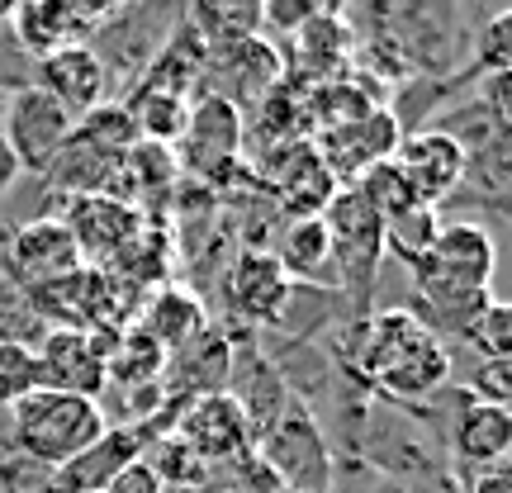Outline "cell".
Instances as JSON below:
<instances>
[{"instance_id":"cell-7","label":"cell","mask_w":512,"mask_h":493,"mask_svg":"<svg viewBox=\"0 0 512 493\" xmlns=\"http://www.w3.org/2000/svg\"><path fill=\"white\" fill-rule=\"evenodd\" d=\"M76 119L53 95H43L38 86H19L5 91V124H0V143L10 147V157L19 162V176H43L48 162L57 157V147L72 138Z\"/></svg>"},{"instance_id":"cell-25","label":"cell","mask_w":512,"mask_h":493,"mask_svg":"<svg viewBox=\"0 0 512 493\" xmlns=\"http://www.w3.org/2000/svg\"><path fill=\"white\" fill-rule=\"evenodd\" d=\"M185 24L195 29L204 53H223V48H238L261 34V5L256 0H209V5H190Z\"/></svg>"},{"instance_id":"cell-37","label":"cell","mask_w":512,"mask_h":493,"mask_svg":"<svg viewBox=\"0 0 512 493\" xmlns=\"http://www.w3.org/2000/svg\"><path fill=\"white\" fill-rule=\"evenodd\" d=\"M275 493H285V489H275Z\"/></svg>"},{"instance_id":"cell-36","label":"cell","mask_w":512,"mask_h":493,"mask_svg":"<svg viewBox=\"0 0 512 493\" xmlns=\"http://www.w3.org/2000/svg\"><path fill=\"white\" fill-rule=\"evenodd\" d=\"M209 493H233V489H209Z\"/></svg>"},{"instance_id":"cell-8","label":"cell","mask_w":512,"mask_h":493,"mask_svg":"<svg viewBox=\"0 0 512 493\" xmlns=\"http://www.w3.org/2000/svg\"><path fill=\"white\" fill-rule=\"evenodd\" d=\"M399 138H403L399 114L389 110V105H375V110L356 114L347 124L318 128V133H313V147H318L323 166L332 171V181L347 190V185H356L366 176L370 166L389 162V157L399 152Z\"/></svg>"},{"instance_id":"cell-4","label":"cell","mask_w":512,"mask_h":493,"mask_svg":"<svg viewBox=\"0 0 512 493\" xmlns=\"http://www.w3.org/2000/svg\"><path fill=\"white\" fill-rule=\"evenodd\" d=\"M171 157H176V166H181V176L190 185H200L209 195H223L233 181L247 176L242 114L228 100H219V95H195L185 133H181V143L171 147Z\"/></svg>"},{"instance_id":"cell-15","label":"cell","mask_w":512,"mask_h":493,"mask_svg":"<svg viewBox=\"0 0 512 493\" xmlns=\"http://www.w3.org/2000/svg\"><path fill=\"white\" fill-rule=\"evenodd\" d=\"M394 162H399V171L408 176L413 195H418L422 204H432V209H441L460 185L470 181V176H465L470 157H465V147H460L446 128H408L399 138Z\"/></svg>"},{"instance_id":"cell-30","label":"cell","mask_w":512,"mask_h":493,"mask_svg":"<svg viewBox=\"0 0 512 493\" xmlns=\"http://www.w3.org/2000/svg\"><path fill=\"white\" fill-rule=\"evenodd\" d=\"M465 347L475 351V356H489V361H512V313L503 299H494L484 309V318L465 337Z\"/></svg>"},{"instance_id":"cell-21","label":"cell","mask_w":512,"mask_h":493,"mask_svg":"<svg viewBox=\"0 0 512 493\" xmlns=\"http://www.w3.org/2000/svg\"><path fill=\"white\" fill-rule=\"evenodd\" d=\"M171 432V422H147V427H105L95 446H86L76 460H67L53 475L57 489L67 493H100L119 470H128L133 460H143L147 441Z\"/></svg>"},{"instance_id":"cell-3","label":"cell","mask_w":512,"mask_h":493,"mask_svg":"<svg viewBox=\"0 0 512 493\" xmlns=\"http://www.w3.org/2000/svg\"><path fill=\"white\" fill-rule=\"evenodd\" d=\"M332 238V271H337V294L347 299L356 313L375 309V290H380L384 271V223L366 204V195L347 185L337 190L332 204L323 209Z\"/></svg>"},{"instance_id":"cell-27","label":"cell","mask_w":512,"mask_h":493,"mask_svg":"<svg viewBox=\"0 0 512 493\" xmlns=\"http://www.w3.org/2000/svg\"><path fill=\"white\" fill-rule=\"evenodd\" d=\"M124 100L128 119H133V138L152 147H176L190 119V100L181 95H162V91H128Z\"/></svg>"},{"instance_id":"cell-1","label":"cell","mask_w":512,"mask_h":493,"mask_svg":"<svg viewBox=\"0 0 512 493\" xmlns=\"http://www.w3.org/2000/svg\"><path fill=\"white\" fill-rule=\"evenodd\" d=\"M5 427H10L15 456L57 475L67 460H76L86 446H95L110 422H105L95 399L62 394V389H29V394L5 403Z\"/></svg>"},{"instance_id":"cell-9","label":"cell","mask_w":512,"mask_h":493,"mask_svg":"<svg viewBox=\"0 0 512 493\" xmlns=\"http://www.w3.org/2000/svg\"><path fill=\"white\" fill-rule=\"evenodd\" d=\"M119 332H81V328H48L34 347L38 389H62L81 399L105 394V351Z\"/></svg>"},{"instance_id":"cell-34","label":"cell","mask_w":512,"mask_h":493,"mask_svg":"<svg viewBox=\"0 0 512 493\" xmlns=\"http://www.w3.org/2000/svg\"><path fill=\"white\" fill-rule=\"evenodd\" d=\"M43 493H67V489H57V484H53V479H48V489H43Z\"/></svg>"},{"instance_id":"cell-19","label":"cell","mask_w":512,"mask_h":493,"mask_svg":"<svg viewBox=\"0 0 512 493\" xmlns=\"http://www.w3.org/2000/svg\"><path fill=\"white\" fill-rule=\"evenodd\" d=\"M290 62L299 81L309 86H328V81H342L356 62V29H351V15L337 10V5H323L318 15L290 38Z\"/></svg>"},{"instance_id":"cell-13","label":"cell","mask_w":512,"mask_h":493,"mask_svg":"<svg viewBox=\"0 0 512 493\" xmlns=\"http://www.w3.org/2000/svg\"><path fill=\"white\" fill-rule=\"evenodd\" d=\"M451 451V470L456 484L470 475H489V470H508V451H512V413L498 403H479V399H460L456 418L446 422V441Z\"/></svg>"},{"instance_id":"cell-33","label":"cell","mask_w":512,"mask_h":493,"mask_svg":"<svg viewBox=\"0 0 512 493\" xmlns=\"http://www.w3.org/2000/svg\"><path fill=\"white\" fill-rule=\"evenodd\" d=\"M10 15H15V0H0V38L10 29Z\"/></svg>"},{"instance_id":"cell-16","label":"cell","mask_w":512,"mask_h":493,"mask_svg":"<svg viewBox=\"0 0 512 493\" xmlns=\"http://www.w3.org/2000/svg\"><path fill=\"white\" fill-rule=\"evenodd\" d=\"M57 219L72 233L81 266H110L124 252L133 233L143 228V214L128 209L124 200L110 195H86V200H57Z\"/></svg>"},{"instance_id":"cell-12","label":"cell","mask_w":512,"mask_h":493,"mask_svg":"<svg viewBox=\"0 0 512 493\" xmlns=\"http://www.w3.org/2000/svg\"><path fill=\"white\" fill-rule=\"evenodd\" d=\"M228 366H233V332L209 318L185 347L166 351L162 380H157L166 413H176L181 403L204 399V394H223L228 389Z\"/></svg>"},{"instance_id":"cell-24","label":"cell","mask_w":512,"mask_h":493,"mask_svg":"<svg viewBox=\"0 0 512 493\" xmlns=\"http://www.w3.org/2000/svg\"><path fill=\"white\" fill-rule=\"evenodd\" d=\"M204 323H209V309H204L200 290L176 285V280H166V285H157V290H147L143 304H138V318H133V328L147 332L162 351L185 347Z\"/></svg>"},{"instance_id":"cell-32","label":"cell","mask_w":512,"mask_h":493,"mask_svg":"<svg viewBox=\"0 0 512 493\" xmlns=\"http://www.w3.org/2000/svg\"><path fill=\"white\" fill-rule=\"evenodd\" d=\"M15 185H19V162L10 157V147L0 143V204L15 195Z\"/></svg>"},{"instance_id":"cell-28","label":"cell","mask_w":512,"mask_h":493,"mask_svg":"<svg viewBox=\"0 0 512 493\" xmlns=\"http://www.w3.org/2000/svg\"><path fill=\"white\" fill-rule=\"evenodd\" d=\"M441 223H446L441 219V209H432V204H413L408 214H399V219L384 223V256H399V266L422 261L427 247L437 242Z\"/></svg>"},{"instance_id":"cell-29","label":"cell","mask_w":512,"mask_h":493,"mask_svg":"<svg viewBox=\"0 0 512 493\" xmlns=\"http://www.w3.org/2000/svg\"><path fill=\"white\" fill-rule=\"evenodd\" d=\"M76 133L91 138V143H100V147H110V152H128V147L138 143L124 100H105V105H95L91 114H81V119H76Z\"/></svg>"},{"instance_id":"cell-14","label":"cell","mask_w":512,"mask_h":493,"mask_svg":"<svg viewBox=\"0 0 512 493\" xmlns=\"http://www.w3.org/2000/svg\"><path fill=\"white\" fill-rule=\"evenodd\" d=\"M171 437H181L200 465L214 475L223 465H233L242 451H252V432H247V418L242 408L228 394H204V399H190L171 413Z\"/></svg>"},{"instance_id":"cell-18","label":"cell","mask_w":512,"mask_h":493,"mask_svg":"<svg viewBox=\"0 0 512 493\" xmlns=\"http://www.w3.org/2000/svg\"><path fill=\"white\" fill-rule=\"evenodd\" d=\"M285 294H290V280L275 266V256L261 247H242L223 271V304L233 309V318L247 323V332L271 328Z\"/></svg>"},{"instance_id":"cell-6","label":"cell","mask_w":512,"mask_h":493,"mask_svg":"<svg viewBox=\"0 0 512 493\" xmlns=\"http://www.w3.org/2000/svg\"><path fill=\"white\" fill-rule=\"evenodd\" d=\"M185 10H171V5H114L105 24L86 38V48L100 57V67L110 76V95H128L138 86V76L147 72V62L157 57L171 29L181 24Z\"/></svg>"},{"instance_id":"cell-10","label":"cell","mask_w":512,"mask_h":493,"mask_svg":"<svg viewBox=\"0 0 512 493\" xmlns=\"http://www.w3.org/2000/svg\"><path fill=\"white\" fill-rule=\"evenodd\" d=\"M81 271V252H76L72 233L62 228L57 214L48 219H24L19 228H10V247H5V280L19 294L48 290L57 280Z\"/></svg>"},{"instance_id":"cell-31","label":"cell","mask_w":512,"mask_h":493,"mask_svg":"<svg viewBox=\"0 0 512 493\" xmlns=\"http://www.w3.org/2000/svg\"><path fill=\"white\" fill-rule=\"evenodd\" d=\"M100 493H166V489H162V479L152 475L143 460H133V465H128V470H119V475H114Z\"/></svg>"},{"instance_id":"cell-22","label":"cell","mask_w":512,"mask_h":493,"mask_svg":"<svg viewBox=\"0 0 512 493\" xmlns=\"http://www.w3.org/2000/svg\"><path fill=\"white\" fill-rule=\"evenodd\" d=\"M266 252L275 256V266L285 271L290 285H304V290H328L337 294V271H332V238L323 214H309V219H285L275 242H266Z\"/></svg>"},{"instance_id":"cell-20","label":"cell","mask_w":512,"mask_h":493,"mask_svg":"<svg viewBox=\"0 0 512 493\" xmlns=\"http://www.w3.org/2000/svg\"><path fill=\"white\" fill-rule=\"evenodd\" d=\"M29 86H38L43 95H53L72 119H81V114H91L95 105L114 100L110 76H105L100 57H95L86 43H67V48H57V53L38 57Z\"/></svg>"},{"instance_id":"cell-5","label":"cell","mask_w":512,"mask_h":493,"mask_svg":"<svg viewBox=\"0 0 512 493\" xmlns=\"http://www.w3.org/2000/svg\"><path fill=\"white\" fill-rule=\"evenodd\" d=\"M256 460L266 465L275 489L285 493H337V456L323 427L304 403H290L280 418L252 441Z\"/></svg>"},{"instance_id":"cell-17","label":"cell","mask_w":512,"mask_h":493,"mask_svg":"<svg viewBox=\"0 0 512 493\" xmlns=\"http://www.w3.org/2000/svg\"><path fill=\"white\" fill-rule=\"evenodd\" d=\"M223 394L242 408L252 441L294 403L290 389H285V380H280V370L271 366V356H266L261 342H256V332L233 337V366H228V389H223Z\"/></svg>"},{"instance_id":"cell-26","label":"cell","mask_w":512,"mask_h":493,"mask_svg":"<svg viewBox=\"0 0 512 493\" xmlns=\"http://www.w3.org/2000/svg\"><path fill=\"white\" fill-rule=\"evenodd\" d=\"M166 351L138 328H124L105 351V389H147L162 380Z\"/></svg>"},{"instance_id":"cell-2","label":"cell","mask_w":512,"mask_h":493,"mask_svg":"<svg viewBox=\"0 0 512 493\" xmlns=\"http://www.w3.org/2000/svg\"><path fill=\"white\" fill-rule=\"evenodd\" d=\"M494 266H498V242L494 233L475 219H446L437 242L427 247L422 261L408 266L413 280V309H432V304H460L475 294L494 290Z\"/></svg>"},{"instance_id":"cell-35","label":"cell","mask_w":512,"mask_h":493,"mask_svg":"<svg viewBox=\"0 0 512 493\" xmlns=\"http://www.w3.org/2000/svg\"><path fill=\"white\" fill-rule=\"evenodd\" d=\"M0 124H5V91H0Z\"/></svg>"},{"instance_id":"cell-23","label":"cell","mask_w":512,"mask_h":493,"mask_svg":"<svg viewBox=\"0 0 512 493\" xmlns=\"http://www.w3.org/2000/svg\"><path fill=\"white\" fill-rule=\"evenodd\" d=\"M119 166H124V152H110L72 128V138L57 147V157L38 181L48 185L53 200H86V195H110L119 181Z\"/></svg>"},{"instance_id":"cell-11","label":"cell","mask_w":512,"mask_h":493,"mask_svg":"<svg viewBox=\"0 0 512 493\" xmlns=\"http://www.w3.org/2000/svg\"><path fill=\"white\" fill-rule=\"evenodd\" d=\"M280 76H285V53L275 48L271 38L256 34V38H247V43H238V48L209 53L200 95H219V100H228L238 114H247L280 86Z\"/></svg>"}]
</instances>
